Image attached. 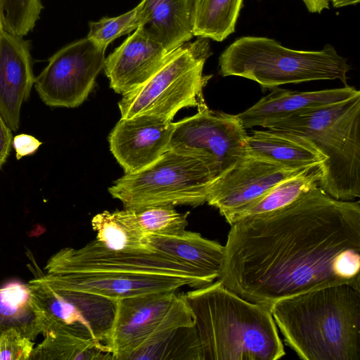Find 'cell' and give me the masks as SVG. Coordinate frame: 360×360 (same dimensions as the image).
Instances as JSON below:
<instances>
[{
    "mask_svg": "<svg viewBox=\"0 0 360 360\" xmlns=\"http://www.w3.org/2000/svg\"><path fill=\"white\" fill-rule=\"evenodd\" d=\"M217 279L269 310L326 286L360 288L359 200L335 199L318 184L282 209L234 222Z\"/></svg>",
    "mask_w": 360,
    "mask_h": 360,
    "instance_id": "obj_1",
    "label": "cell"
},
{
    "mask_svg": "<svg viewBox=\"0 0 360 360\" xmlns=\"http://www.w3.org/2000/svg\"><path fill=\"white\" fill-rule=\"evenodd\" d=\"M284 340L304 360H360V288L326 286L270 309Z\"/></svg>",
    "mask_w": 360,
    "mask_h": 360,
    "instance_id": "obj_2",
    "label": "cell"
},
{
    "mask_svg": "<svg viewBox=\"0 0 360 360\" xmlns=\"http://www.w3.org/2000/svg\"><path fill=\"white\" fill-rule=\"evenodd\" d=\"M202 360H277L285 354L271 311L215 282L184 294Z\"/></svg>",
    "mask_w": 360,
    "mask_h": 360,
    "instance_id": "obj_3",
    "label": "cell"
},
{
    "mask_svg": "<svg viewBox=\"0 0 360 360\" xmlns=\"http://www.w3.org/2000/svg\"><path fill=\"white\" fill-rule=\"evenodd\" d=\"M309 141L326 157L319 186L335 199L360 197V94L266 124Z\"/></svg>",
    "mask_w": 360,
    "mask_h": 360,
    "instance_id": "obj_4",
    "label": "cell"
},
{
    "mask_svg": "<svg viewBox=\"0 0 360 360\" xmlns=\"http://www.w3.org/2000/svg\"><path fill=\"white\" fill-rule=\"evenodd\" d=\"M219 73L256 82L264 89L285 84L340 79L347 85V59L333 46L319 51L286 48L276 40L246 36L231 44L219 58Z\"/></svg>",
    "mask_w": 360,
    "mask_h": 360,
    "instance_id": "obj_5",
    "label": "cell"
},
{
    "mask_svg": "<svg viewBox=\"0 0 360 360\" xmlns=\"http://www.w3.org/2000/svg\"><path fill=\"white\" fill-rule=\"evenodd\" d=\"M210 39L199 37L175 49L149 79L122 95L118 107L122 118L150 115L172 121L183 108L207 106L203 88L212 75H204L212 55Z\"/></svg>",
    "mask_w": 360,
    "mask_h": 360,
    "instance_id": "obj_6",
    "label": "cell"
},
{
    "mask_svg": "<svg viewBox=\"0 0 360 360\" xmlns=\"http://www.w3.org/2000/svg\"><path fill=\"white\" fill-rule=\"evenodd\" d=\"M214 180L202 161L169 150L145 169L125 174L108 191L124 208L158 205L198 206L206 202Z\"/></svg>",
    "mask_w": 360,
    "mask_h": 360,
    "instance_id": "obj_7",
    "label": "cell"
},
{
    "mask_svg": "<svg viewBox=\"0 0 360 360\" xmlns=\"http://www.w3.org/2000/svg\"><path fill=\"white\" fill-rule=\"evenodd\" d=\"M198 109L174 122L169 150L202 161L216 180L248 156V134L237 115Z\"/></svg>",
    "mask_w": 360,
    "mask_h": 360,
    "instance_id": "obj_8",
    "label": "cell"
},
{
    "mask_svg": "<svg viewBox=\"0 0 360 360\" xmlns=\"http://www.w3.org/2000/svg\"><path fill=\"white\" fill-rule=\"evenodd\" d=\"M46 274L122 272L187 277L200 287L214 280L188 265L155 250L124 251L110 249L97 240L75 249L64 248L53 255L44 267Z\"/></svg>",
    "mask_w": 360,
    "mask_h": 360,
    "instance_id": "obj_9",
    "label": "cell"
},
{
    "mask_svg": "<svg viewBox=\"0 0 360 360\" xmlns=\"http://www.w3.org/2000/svg\"><path fill=\"white\" fill-rule=\"evenodd\" d=\"M105 49L85 37L63 47L35 77L41 100L54 108H76L88 97L104 67Z\"/></svg>",
    "mask_w": 360,
    "mask_h": 360,
    "instance_id": "obj_10",
    "label": "cell"
},
{
    "mask_svg": "<svg viewBox=\"0 0 360 360\" xmlns=\"http://www.w3.org/2000/svg\"><path fill=\"white\" fill-rule=\"evenodd\" d=\"M41 277L55 290L82 291L113 301L150 293L176 291L184 285L200 288L192 278L163 274L89 272L46 274Z\"/></svg>",
    "mask_w": 360,
    "mask_h": 360,
    "instance_id": "obj_11",
    "label": "cell"
},
{
    "mask_svg": "<svg viewBox=\"0 0 360 360\" xmlns=\"http://www.w3.org/2000/svg\"><path fill=\"white\" fill-rule=\"evenodd\" d=\"M307 169H290L248 155L214 181L206 202L217 208L225 218L255 201L281 181Z\"/></svg>",
    "mask_w": 360,
    "mask_h": 360,
    "instance_id": "obj_12",
    "label": "cell"
},
{
    "mask_svg": "<svg viewBox=\"0 0 360 360\" xmlns=\"http://www.w3.org/2000/svg\"><path fill=\"white\" fill-rule=\"evenodd\" d=\"M174 122L141 115L122 118L111 131L110 150L125 174L148 167L169 150Z\"/></svg>",
    "mask_w": 360,
    "mask_h": 360,
    "instance_id": "obj_13",
    "label": "cell"
},
{
    "mask_svg": "<svg viewBox=\"0 0 360 360\" xmlns=\"http://www.w3.org/2000/svg\"><path fill=\"white\" fill-rule=\"evenodd\" d=\"M176 291L155 292L115 301V313L106 342L113 360H128L170 308Z\"/></svg>",
    "mask_w": 360,
    "mask_h": 360,
    "instance_id": "obj_14",
    "label": "cell"
},
{
    "mask_svg": "<svg viewBox=\"0 0 360 360\" xmlns=\"http://www.w3.org/2000/svg\"><path fill=\"white\" fill-rule=\"evenodd\" d=\"M173 52L137 28L105 59L110 87L122 95L136 88L154 75Z\"/></svg>",
    "mask_w": 360,
    "mask_h": 360,
    "instance_id": "obj_15",
    "label": "cell"
},
{
    "mask_svg": "<svg viewBox=\"0 0 360 360\" xmlns=\"http://www.w3.org/2000/svg\"><path fill=\"white\" fill-rule=\"evenodd\" d=\"M30 42L4 30L0 39V113L13 131L19 128L22 103L30 96L35 77Z\"/></svg>",
    "mask_w": 360,
    "mask_h": 360,
    "instance_id": "obj_16",
    "label": "cell"
},
{
    "mask_svg": "<svg viewBox=\"0 0 360 360\" xmlns=\"http://www.w3.org/2000/svg\"><path fill=\"white\" fill-rule=\"evenodd\" d=\"M359 94V90L348 84L341 88L302 92L276 87L237 116L245 129L264 127L268 124L344 101Z\"/></svg>",
    "mask_w": 360,
    "mask_h": 360,
    "instance_id": "obj_17",
    "label": "cell"
},
{
    "mask_svg": "<svg viewBox=\"0 0 360 360\" xmlns=\"http://www.w3.org/2000/svg\"><path fill=\"white\" fill-rule=\"evenodd\" d=\"M27 285L39 335L62 330L81 338L85 336L89 322L84 304L53 289L41 276Z\"/></svg>",
    "mask_w": 360,
    "mask_h": 360,
    "instance_id": "obj_18",
    "label": "cell"
},
{
    "mask_svg": "<svg viewBox=\"0 0 360 360\" xmlns=\"http://www.w3.org/2000/svg\"><path fill=\"white\" fill-rule=\"evenodd\" d=\"M138 7V28L167 51L194 36V0H142Z\"/></svg>",
    "mask_w": 360,
    "mask_h": 360,
    "instance_id": "obj_19",
    "label": "cell"
},
{
    "mask_svg": "<svg viewBox=\"0 0 360 360\" xmlns=\"http://www.w3.org/2000/svg\"><path fill=\"white\" fill-rule=\"evenodd\" d=\"M248 155L290 169L321 165L326 157L308 140L281 130H255L247 137Z\"/></svg>",
    "mask_w": 360,
    "mask_h": 360,
    "instance_id": "obj_20",
    "label": "cell"
},
{
    "mask_svg": "<svg viewBox=\"0 0 360 360\" xmlns=\"http://www.w3.org/2000/svg\"><path fill=\"white\" fill-rule=\"evenodd\" d=\"M146 247L187 264L214 281L220 275L224 246L202 237L199 233L186 231L176 236L146 235Z\"/></svg>",
    "mask_w": 360,
    "mask_h": 360,
    "instance_id": "obj_21",
    "label": "cell"
},
{
    "mask_svg": "<svg viewBox=\"0 0 360 360\" xmlns=\"http://www.w3.org/2000/svg\"><path fill=\"white\" fill-rule=\"evenodd\" d=\"M321 176L320 165L308 168L285 179L261 197L225 217L231 225L248 217L273 212L292 203L311 187L318 185Z\"/></svg>",
    "mask_w": 360,
    "mask_h": 360,
    "instance_id": "obj_22",
    "label": "cell"
},
{
    "mask_svg": "<svg viewBox=\"0 0 360 360\" xmlns=\"http://www.w3.org/2000/svg\"><path fill=\"white\" fill-rule=\"evenodd\" d=\"M113 360L106 345L79 338L65 331L44 335L32 352L29 360Z\"/></svg>",
    "mask_w": 360,
    "mask_h": 360,
    "instance_id": "obj_23",
    "label": "cell"
},
{
    "mask_svg": "<svg viewBox=\"0 0 360 360\" xmlns=\"http://www.w3.org/2000/svg\"><path fill=\"white\" fill-rule=\"evenodd\" d=\"M243 0H194L193 35L222 41L236 31Z\"/></svg>",
    "mask_w": 360,
    "mask_h": 360,
    "instance_id": "obj_24",
    "label": "cell"
},
{
    "mask_svg": "<svg viewBox=\"0 0 360 360\" xmlns=\"http://www.w3.org/2000/svg\"><path fill=\"white\" fill-rule=\"evenodd\" d=\"M96 233V240L115 250H149L144 242L146 236L136 224L128 210L103 211L91 219Z\"/></svg>",
    "mask_w": 360,
    "mask_h": 360,
    "instance_id": "obj_25",
    "label": "cell"
},
{
    "mask_svg": "<svg viewBox=\"0 0 360 360\" xmlns=\"http://www.w3.org/2000/svg\"><path fill=\"white\" fill-rule=\"evenodd\" d=\"M202 360L201 348L195 328L181 326L160 340L139 347L128 360Z\"/></svg>",
    "mask_w": 360,
    "mask_h": 360,
    "instance_id": "obj_26",
    "label": "cell"
},
{
    "mask_svg": "<svg viewBox=\"0 0 360 360\" xmlns=\"http://www.w3.org/2000/svg\"><path fill=\"white\" fill-rule=\"evenodd\" d=\"M10 328L19 329L32 340L39 335L28 285L18 281L0 288V334Z\"/></svg>",
    "mask_w": 360,
    "mask_h": 360,
    "instance_id": "obj_27",
    "label": "cell"
},
{
    "mask_svg": "<svg viewBox=\"0 0 360 360\" xmlns=\"http://www.w3.org/2000/svg\"><path fill=\"white\" fill-rule=\"evenodd\" d=\"M145 236H176L186 230L188 212L179 213L172 205L126 208Z\"/></svg>",
    "mask_w": 360,
    "mask_h": 360,
    "instance_id": "obj_28",
    "label": "cell"
},
{
    "mask_svg": "<svg viewBox=\"0 0 360 360\" xmlns=\"http://www.w3.org/2000/svg\"><path fill=\"white\" fill-rule=\"evenodd\" d=\"M4 30L18 37L32 31L43 9L41 0H0Z\"/></svg>",
    "mask_w": 360,
    "mask_h": 360,
    "instance_id": "obj_29",
    "label": "cell"
},
{
    "mask_svg": "<svg viewBox=\"0 0 360 360\" xmlns=\"http://www.w3.org/2000/svg\"><path fill=\"white\" fill-rule=\"evenodd\" d=\"M139 26V7L136 6L121 15L103 18L97 22H91L86 37L99 48L106 49L113 40L136 30Z\"/></svg>",
    "mask_w": 360,
    "mask_h": 360,
    "instance_id": "obj_30",
    "label": "cell"
},
{
    "mask_svg": "<svg viewBox=\"0 0 360 360\" xmlns=\"http://www.w3.org/2000/svg\"><path fill=\"white\" fill-rule=\"evenodd\" d=\"M34 345L19 329L10 328L0 334V360H27Z\"/></svg>",
    "mask_w": 360,
    "mask_h": 360,
    "instance_id": "obj_31",
    "label": "cell"
},
{
    "mask_svg": "<svg viewBox=\"0 0 360 360\" xmlns=\"http://www.w3.org/2000/svg\"><path fill=\"white\" fill-rule=\"evenodd\" d=\"M41 144L42 143L34 136L26 134L16 135L12 143L18 160L35 153Z\"/></svg>",
    "mask_w": 360,
    "mask_h": 360,
    "instance_id": "obj_32",
    "label": "cell"
},
{
    "mask_svg": "<svg viewBox=\"0 0 360 360\" xmlns=\"http://www.w3.org/2000/svg\"><path fill=\"white\" fill-rule=\"evenodd\" d=\"M13 139L12 130L0 113V169L9 155Z\"/></svg>",
    "mask_w": 360,
    "mask_h": 360,
    "instance_id": "obj_33",
    "label": "cell"
},
{
    "mask_svg": "<svg viewBox=\"0 0 360 360\" xmlns=\"http://www.w3.org/2000/svg\"><path fill=\"white\" fill-rule=\"evenodd\" d=\"M310 13H321L324 9H329L330 0H302Z\"/></svg>",
    "mask_w": 360,
    "mask_h": 360,
    "instance_id": "obj_34",
    "label": "cell"
},
{
    "mask_svg": "<svg viewBox=\"0 0 360 360\" xmlns=\"http://www.w3.org/2000/svg\"><path fill=\"white\" fill-rule=\"evenodd\" d=\"M360 0H330L334 8L356 5Z\"/></svg>",
    "mask_w": 360,
    "mask_h": 360,
    "instance_id": "obj_35",
    "label": "cell"
},
{
    "mask_svg": "<svg viewBox=\"0 0 360 360\" xmlns=\"http://www.w3.org/2000/svg\"><path fill=\"white\" fill-rule=\"evenodd\" d=\"M4 30H4L3 22H2L1 13V9H0V39H1L3 32Z\"/></svg>",
    "mask_w": 360,
    "mask_h": 360,
    "instance_id": "obj_36",
    "label": "cell"
}]
</instances>
